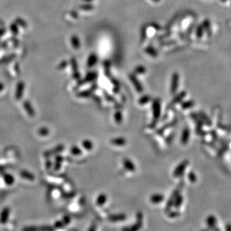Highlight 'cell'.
<instances>
[{
  "instance_id": "74e56055",
  "label": "cell",
  "mask_w": 231,
  "mask_h": 231,
  "mask_svg": "<svg viewBox=\"0 0 231 231\" xmlns=\"http://www.w3.org/2000/svg\"><path fill=\"white\" fill-rule=\"evenodd\" d=\"M22 175L24 176V177H26V178H28V179H32L33 178H34V177H33V176H31L30 174L28 173L27 172H24V173L23 172V173H22Z\"/></svg>"
},
{
  "instance_id": "484cf974",
  "label": "cell",
  "mask_w": 231,
  "mask_h": 231,
  "mask_svg": "<svg viewBox=\"0 0 231 231\" xmlns=\"http://www.w3.org/2000/svg\"><path fill=\"white\" fill-rule=\"evenodd\" d=\"M97 76V74L96 73H89L87 75L85 76V82H92L94 81Z\"/></svg>"
},
{
  "instance_id": "52a82bcc",
  "label": "cell",
  "mask_w": 231,
  "mask_h": 231,
  "mask_svg": "<svg viewBox=\"0 0 231 231\" xmlns=\"http://www.w3.org/2000/svg\"><path fill=\"white\" fill-rule=\"evenodd\" d=\"M108 219L111 222H123L127 219V215L123 213H118L111 214L108 216Z\"/></svg>"
},
{
  "instance_id": "9a60e30c",
  "label": "cell",
  "mask_w": 231,
  "mask_h": 231,
  "mask_svg": "<svg viewBox=\"0 0 231 231\" xmlns=\"http://www.w3.org/2000/svg\"><path fill=\"white\" fill-rule=\"evenodd\" d=\"M107 200V197L105 193H100L96 198V204L98 206L101 207L106 203Z\"/></svg>"
},
{
  "instance_id": "9c48e42d",
  "label": "cell",
  "mask_w": 231,
  "mask_h": 231,
  "mask_svg": "<svg viewBox=\"0 0 231 231\" xmlns=\"http://www.w3.org/2000/svg\"><path fill=\"white\" fill-rule=\"evenodd\" d=\"M164 199H165V196L162 194H160V193L153 194L150 196V202L154 204H160L162 202Z\"/></svg>"
},
{
  "instance_id": "7c38bea8",
  "label": "cell",
  "mask_w": 231,
  "mask_h": 231,
  "mask_svg": "<svg viewBox=\"0 0 231 231\" xmlns=\"http://www.w3.org/2000/svg\"><path fill=\"white\" fill-rule=\"evenodd\" d=\"M130 79L133 85H134L135 89H136V91L138 93H141L142 91V90H143V89H142V86L140 84L139 81L136 79V77L134 75H130Z\"/></svg>"
},
{
  "instance_id": "277c9868",
  "label": "cell",
  "mask_w": 231,
  "mask_h": 231,
  "mask_svg": "<svg viewBox=\"0 0 231 231\" xmlns=\"http://www.w3.org/2000/svg\"><path fill=\"white\" fill-rule=\"evenodd\" d=\"M188 164H189V161L188 160H184L182 162H181L174 170L173 173V177L175 178H178V177H180V176H182L185 168H187V166H188Z\"/></svg>"
},
{
  "instance_id": "4dcf8cb0",
  "label": "cell",
  "mask_w": 231,
  "mask_h": 231,
  "mask_svg": "<svg viewBox=\"0 0 231 231\" xmlns=\"http://www.w3.org/2000/svg\"><path fill=\"white\" fill-rule=\"evenodd\" d=\"M136 73H139V74H142V73H144L145 72V68L144 67L142 66H137L136 70Z\"/></svg>"
},
{
  "instance_id": "d4e9b609",
  "label": "cell",
  "mask_w": 231,
  "mask_h": 231,
  "mask_svg": "<svg viewBox=\"0 0 231 231\" xmlns=\"http://www.w3.org/2000/svg\"><path fill=\"white\" fill-rule=\"evenodd\" d=\"M194 105V102L191 100H188V101H185L181 103L180 106L182 109H188L193 107Z\"/></svg>"
},
{
  "instance_id": "2e32d148",
  "label": "cell",
  "mask_w": 231,
  "mask_h": 231,
  "mask_svg": "<svg viewBox=\"0 0 231 231\" xmlns=\"http://www.w3.org/2000/svg\"><path fill=\"white\" fill-rule=\"evenodd\" d=\"M183 196L180 194L178 195L174 200L173 207H174L176 209H179L183 203Z\"/></svg>"
},
{
  "instance_id": "8992f818",
  "label": "cell",
  "mask_w": 231,
  "mask_h": 231,
  "mask_svg": "<svg viewBox=\"0 0 231 231\" xmlns=\"http://www.w3.org/2000/svg\"><path fill=\"white\" fill-rule=\"evenodd\" d=\"M179 76L178 73H173L172 76V79H171V89L170 92L171 94H175L177 92L179 87Z\"/></svg>"
},
{
  "instance_id": "7402d4cb",
  "label": "cell",
  "mask_w": 231,
  "mask_h": 231,
  "mask_svg": "<svg viewBox=\"0 0 231 231\" xmlns=\"http://www.w3.org/2000/svg\"><path fill=\"white\" fill-rule=\"evenodd\" d=\"M24 107L30 116H33L34 115V109L32 108V107L29 102L25 101L24 102Z\"/></svg>"
},
{
  "instance_id": "f1b7e54d",
  "label": "cell",
  "mask_w": 231,
  "mask_h": 231,
  "mask_svg": "<svg viewBox=\"0 0 231 231\" xmlns=\"http://www.w3.org/2000/svg\"><path fill=\"white\" fill-rule=\"evenodd\" d=\"M188 178L189 179L190 181H191V182H196V176L195 175V173L192 171H190L188 173Z\"/></svg>"
},
{
  "instance_id": "ac0fdd59",
  "label": "cell",
  "mask_w": 231,
  "mask_h": 231,
  "mask_svg": "<svg viewBox=\"0 0 231 231\" xmlns=\"http://www.w3.org/2000/svg\"><path fill=\"white\" fill-rule=\"evenodd\" d=\"M71 64H72L73 71H74L73 76L76 79H79L80 78V74L78 71V66H77V64L75 59H71Z\"/></svg>"
},
{
  "instance_id": "8fae6325",
  "label": "cell",
  "mask_w": 231,
  "mask_h": 231,
  "mask_svg": "<svg viewBox=\"0 0 231 231\" xmlns=\"http://www.w3.org/2000/svg\"><path fill=\"white\" fill-rule=\"evenodd\" d=\"M111 143L116 147H123L125 146L127 143V140L123 137H118L113 138L111 140Z\"/></svg>"
},
{
  "instance_id": "836d02e7",
  "label": "cell",
  "mask_w": 231,
  "mask_h": 231,
  "mask_svg": "<svg viewBox=\"0 0 231 231\" xmlns=\"http://www.w3.org/2000/svg\"><path fill=\"white\" fill-rule=\"evenodd\" d=\"M147 52L148 54L151 55H152V56H156V52L155 50H153V49L152 48H147Z\"/></svg>"
},
{
  "instance_id": "d6986e66",
  "label": "cell",
  "mask_w": 231,
  "mask_h": 231,
  "mask_svg": "<svg viewBox=\"0 0 231 231\" xmlns=\"http://www.w3.org/2000/svg\"><path fill=\"white\" fill-rule=\"evenodd\" d=\"M71 43L75 49H79L80 46V42L79 37L76 36H73L71 38Z\"/></svg>"
},
{
  "instance_id": "4316f807",
  "label": "cell",
  "mask_w": 231,
  "mask_h": 231,
  "mask_svg": "<svg viewBox=\"0 0 231 231\" xmlns=\"http://www.w3.org/2000/svg\"><path fill=\"white\" fill-rule=\"evenodd\" d=\"M70 151H71V153L74 156H80L82 153V151L81 150V149L79 147H76V146L73 147L71 148Z\"/></svg>"
},
{
  "instance_id": "e0dca14e",
  "label": "cell",
  "mask_w": 231,
  "mask_h": 231,
  "mask_svg": "<svg viewBox=\"0 0 231 231\" xmlns=\"http://www.w3.org/2000/svg\"><path fill=\"white\" fill-rule=\"evenodd\" d=\"M8 214H9V209L6 207L2 212L1 217H0V222H1L2 224H5L7 220Z\"/></svg>"
},
{
  "instance_id": "83f0119b",
  "label": "cell",
  "mask_w": 231,
  "mask_h": 231,
  "mask_svg": "<svg viewBox=\"0 0 231 231\" xmlns=\"http://www.w3.org/2000/svg\"><path fill=\"white\" fill-rule=\"evenodd\" d=\"M168 216L170 218H177L180 216V213L178 211V209L175 210V211H170L168 213Z\"/></svg>"
},
{
  "instance_id": "44dd1931",
  "label": "cell",
  "mask_w": 231,
  "mask_h": 231,
  "mask_svg": "<svg viewBox=\"0 0 231 231\" xmlns=\"http://www.w3.org/2000/svg\"><path fill=\"white\" fill-rule=\"evenodd\" d=\"M82 146L83 147L88 151H90L93 148V143L91 142V141L89 139H85L82 141Z\"/></svg>"
},
{
  "instance_id": "f546056e",
  "label": "cell",
  "mask_w": 231,
  "mask_h": 231,
  "mask_svg": "<svg viewBox=\"0 0 231 231\" xmlns=\"http://www.w3.org/2000/svg\"><path fill=\"white\" fill-rule=\"evenodd\" d=\"M5 179L6 183L8 184H12L14 182V178L11 175H6Z\"/></svg>"
},
{
  "instance_id": "5bb4252c",
  "label": "cell",
  "mask_w": 231,
  "mask_h": 231,
  "mask_svg": "<svg viewBox=\"0 0 231 231\" xmlns=\"http://www.w3.org/2000/svg\"><path fill=\"white\" fill-rule=\"evenodd\" d=\"M190 130L188 128H184L181 135V142L183 145H185L188 143L190 137Z\"/></svg>"
},
{
  "instance_id": "6da1fadb",
  "label": "cell",
  "mask_w": 231,
  "mask_h": 231,
  "mask_svg": "<svg viewBox=\"0 0 231 231\" xmlns=\"http://www.w3.org/2000/svg\"><path fill=\"white\" fill-rule=\"evenodd\" d=\"M152 111L153 120L150 125V128H154L157 124L161 115V103L160 99H156L154 100L152 104Z\"/></svg>"
},
{
  "instance_id": "5b68a950",
  "label": "cell",
  "mask_w": 231,
  "mask_h": 231,
  "mask_svg": "<svg viewBox=\"0 0 231 231\" xmlns=\"http://www.w3.org/2000/svg\"><path fill=\"white\" fill-rule=\"evenodd\" d=\"M185 96H186V93L185 91H182L180 93H179L178 94L176 95L172 99V100L171 101V102L167 105V107H166L167 111H168V110H170L171 108H173L175 105L180 103Z\"/></svg>"
},
{
  "instance_id": "30bf717a",
  "label": "cell",
  "mask_w": 231,
  "mask_h": 231,
  "mask_svg": "<svg viewBox=\"0 0 231 231\" xmlns=\"http://www.w3.org/2000/svg\"><path fill=\"white\" fill-rule=\"evenodd\" d=\"M123 164L125 168L131 172H134L136 171V166L133 162L130 161L129 159L125 158L123 160Z\"/></svg>"
},
{
  "instance_id": "1f68e13d",
  "label": "cell",
  "mask_w": 231,
  "mask_h": 231,
  "mask_svg": "<svg viewBox=\"0 0 231 231\" xmlns=\"http://www.w3.org/2000/svg\"><path fill=\"white\" fill-rule=\"evenodd\" d=\"M92 91H85L84 92H81L79 94V96L80 97H87L91 94Z\"/></svg>"
},
{
  "instance_id": "603a6c76",
  "label": "cell",
  "mask_w": 231,
  "mask_h": 231,
  "mask_svg": "<svg viewBox=\"0 0 231 231\" xmlns=\"http://www.w3.org/2000/svg\"><path fill=\"white\" fill-rule=\"evenodd\" d=\"M96 62H97V56L94 54H91L87 60L88 66H89V68H91V66H93V65L96 63Z\"/></svg>"
},
{
  "instance_id": "d590c367",
  "label": "cell",
  "mask_w": 231,
  "mask_h": 231,
  "mask_svg": "<svg viewBox=\"0 0 231 231\" xmlns=\"http://www.w3.org/2000/svg\"><path fill=\"white\" fill-rule=\"evenodd\" d=\"M48 130L46 128H42L39 131V134L41 135H46L48 134Z\"/></svg>"
},
{
  "instance_id": "3957f363",
  "label": "cell",
  "mask_w": 231,
  "mask_h": 231,
  "mask_svg": "<svg viewBox=\"0 0 231 231\" xmlns=\"http://www.w3.org/2000/svg\"><path fill=\"white\" fill-rule=\"evenodd\" d=\"M142 219H143V216H142V213L137 212L136 214V222L129 227H127L123 228L122 230L126 231H136L140 230L142 227Z\"/></svg>"
},
{
  "instance_id": "d6a6232c",
  "label": "cell",
  "mask_w": 231,
  "mask_h": 231,
  "mask_svg": "<svg viewBox=\"0 0 231 231\" xmlns=\"http://www.w3.org/2000/svg\"><path fill=\"white\" fill-rule=\"evenodd\" d=\"M10 29L11 30H12V33H14V34H17L18 33V28H17V26L16 24H12V25L10 26Z\"/></svg>"
},
{
  "instance_id": "cb8c5ba5",
  "label": "cell",
  "mask_w": 231,
  "mask_h": 231,
  "mask_svg": "<svg viewBox=\"0 0 231 231\" xmlns=\"http://www.w3.org/2000/svg\"><path fill=\"white\" fill-rule=\"evenodd\" d=\"M114 121L117 124H121L123 121V115L120 111H117L114 114Z\"/></svg>"
},
{
  "instance_id": "ab89813d",
  "label": "cell",
  "mask_w": 231,
  "mask_h": 231,
  "mask_svg": "<svg viewBox=\"0 0 231 231\" xmlns=\"http://www.w3.org/2000/svg\"><path fill=\"white\" fill-rule=\"evenodd\" d=\"M4 88V85L2 83H0V91H2Z\"/></svg>"
},
{
  "instance_id": "8d00e7d4",
  "label": "cell",
  "mask_w": 231,
  "mask_h": 231,
  "mask_svg": "<svg viewBox=\"0 0 231 231\" xmlns=\"http://www.w3.org/2000/svg\"><path fill=\"white\" fill-rule=\"evenodd\" d=\"M173 137H174L173 134H171V135L168 136L166 137V141L167 143H168V144L170 143V142L172 141V140H173Z\"/></svg>"
},
{
  "instance_id": "4fadbf2b",
  "label": "cell",
  "mask_w": 231,
  "mask_h": 231,
  "mask_svg": "<svg viewBox=\"0 0 231 231\" xmlns=\"http://www.w3.org/2000/svg\"><path fill=\"white\" fill-rule=\"evenodd\" d=\"M25 89V84L23 82H19L17 85L16 88V98L17 100H20V99L23 96V91Z\"/></svg>"
},
{
  "instance_id": "ba28073f",
  "label": "cell",
  "mask_w": 231,
  "mask_h": 231,
  "mask_svg": "<svg viewBox=\"0 0 231 231\" xmlns=\"http://www.w3.org/2000/svg\"><path fill=\"white\" fill-rule=\"evenodd\" d=\"M177 119H173L172 121H171V122L164 124L163 126H162L159 129H158L156 132V133L157 135L159 136H162L165 131H166L168 128H171L173 126H175L176 125V123H177Z\"/></svg>"
},
{
  "instance_id": "e575fe53",
  "label": "cell",
  "mask_w": 231,
  "mask_h": 231,
  "mask_svg": "<svg viewBox=\"0 0 231 231\" xmlns=\"http://www.w3.org/2000/svg\"><path fill=\"white\" fill-rule=\"evenodd\" d=\"M70 222H71V219H70V218L69 216H67L64 217V218H63V221H62L63 223H64L65 224L68 225V224H69L70 223Z\"/></svg>"
},
{
  "instance_id": "f35d334b",
  "label": "cell",
  "mask_w": 231,
  "mask_h": 231,
  "mask_svg": "<svg viewBox=\"0 0 231 231\" xmlns=\"http://www.w3.org/2000/svg\"><path fill=\"white\" fill-rule=\"evenodd\" d=\"M96 230V227L94 225H92L91 226V227L89 229V230Z\"/></svg>"
},
{
  "instance_id": "7a4b0ae2",
  "label": "cell",
  "mask_w": 231,
  "mask_h": 231,
  "mask_svg": "<svg viewBox=\"0 0 231 231\" xmlns=\"http://www.w3.org/2000/svg\"><path fill=\"white\" fill-rule=\"evenodd\" d=\"M183 185H184V182L182 180L181 182L179 184V185H177V188H175V190H173V191L171 194L170 196L169 197V199H168V201L166 202V207H165L164 211H165V213H168L170 211H171V208L173 207V202H174V200L175 199V198L177 197V196L178 195L180 194V193L181 191V190H182V187H183Z\"/></svg>"
},
{
  "instance_id": "ffe728a7",
  "label": "cell",
  "mask_w": 231,
  "mask_h": 231,
  "mask_svg": "<svg viewBox=\"0 0 231 231\" xmlns=\"http://www.w3.org/2000/svg\"><path fill=\"white\" fill-rule=\"evenodd\" d=\"M152 100V98L150 96L148 95H144L141 96L138 100V103L141 105H144L147 104L148 102H150Z\"/></svg>"
}]
</instances>
